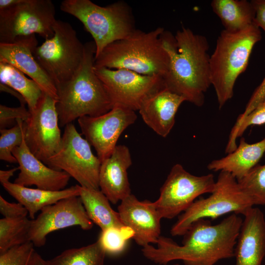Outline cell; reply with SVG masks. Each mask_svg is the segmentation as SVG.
Returning a JSON list of instances; mask_svg holds the SVG:
<instances>
[{"label":"cell","instance_id":"obj_1","mask_svg":"<svg viewBox=\"0 0 265 265\" xmlns=\"http://www.w3.org/2000/svg\"><path fill=\"white\" fill-rule=\"evenodd\" d=\"M242 222L235 213L215 225L209 219L201 218L192 223L183 235L182 245L160 236L157 247L148 244L141 251L146 258L160 265L178 260L185 265H214L221 260L234 257Z\"/></svg>","mask_w":265,"mask_h":265},{"label":"cell","instance_id":"obj_2","mask_svg":"<svg viewBox=\"0 0 265 265\" xmlns=\"http://www.w3.org/2000/svg\"><path fill=\"white\" fill-rule=\"evenodd\" d=\"M162 42L169 58L162 77L165 87L186 101L202 106L205 93L212 85L207 39L183 26L175 35L165 30Z\"/></svg>","mask_w":265,"mask_h":265},{"label":"cell","instance_id":"obj_3","mask_svg":"<svg viewBox=\"0 0 265 265\" xmlns=\"http://www.w3.org/2000/svg\"><path fill=\"white\" fill-rule=\"evenodd\" d=\"M96 45L84 44L83 60L72 77L56 87V108L61 127L85 116H98L113 108L105 87L95 73Z\"/></svg>","mask_w":265,"mask_h":265},{"label":"cell","instance_id":"obj_4","mask_svg":"<svg viewBox=\"0 0 265 265\" xmlns=\"http://www.w3.org/2000/svg\"><path fill=\"white\" fill-rule=\"evenodd\" d=\"M164 30L161 27L148 32L136 29L126 38L107 45L95 57L94 67L125 69L162 78L169 62L163 46Z\"/></svg>","mask_w":265,"mask_h":265},{"label":"cell","instance_id":"obj_5","mask_svg":"<svg viewBox=\"0 0 265 265\" xmlns=\"http://www.w3.org/2000/svg\"><path fill=\"white\" fill-rule=\"evenodd\" d=\"M262 37L254 23L240 30L223 29L220 33L210 59L211 84L219 109L233 97L237 79L246 70L253 48Z\"/></svg>","mask_w":265,"mask_h":265},{"label":"cell","instance_id":"obj_6","mask_svg":"<svg viewBox=\"0 0 265 265\" xmlns=\"http://www.w3.org/2000/svg\"><path fill=\"white\" fill-rule=\"evenodd\" d=\"M60 8L80 21L91 35L95 57L108 44L126 38L136 29L132 10L123 0L101 6L90 0H64Z\"/></svg>","mask_w":265,"mask_h":265},{"label":"cell","instance_id":"obj_7","mask_svg":"<svg viewBox=\"0 0 265 265\" xmlns=\"http://www.w3.org/2000/svg\"><path fill=\"white\" fill-rule=\"evenodd\" d=\"M253 206L237 179L228 172L220 171L211 195L195 200L179 216L170 234L172 236H183L192 223L201 218L215 219L230 213L244 215Z\"/></svg>","mask_w":265,"mask_h":265},{"label":"cell","instance_id":"obj_8","mask_svg":"<svg viewBox=\"0 0 265 265\" xmlns=\"http://www.w3.org/2000/svg\"><path fill=\"white\" fill-rule=\"evenodd\" d=\"M54 34L35 49V59L56 88L70 80L83 58L84 44L68 23L56 20Z\"/></svg>","mask_w":265,"mask_h":265},{"label":"cell","instance_id":"obj_9","mask_svg":"<svg viewBox=\"0 0 265 265\" xmlns=\"http://www.w3.org/2000/svg\"><path fill=\"white\" fill-rule=\"evenodd\" d=\"M45 164L54 170L65 172L82 187L100 189L101 162L92 153L90 144L72 123L65 126L59 150Z\"/></svg>","mask_w":265,"mask_h":265},{"label":"cell","instance_id":"obj_10","mask_svg":"<svg viewBox=\"0 0 265 265\" xmlns=\"http://www.w3.org/2000/svg\"><path fill=\"white\" fill-rule=\"evenodd\" d=\"M51 0H22L0 10V43L13 42L20 36L38 34L46 39L53 34L56 19Z\"/></svg>","mask_w":265,"mask_h":265},{"label":"cell","instance_id":"obj_11","mask_svg":"<svg viewBox=\"0 0 265 265\" xmlns=\"http://www.w3.org/2000/svg\"><path fill=\"white\" fill-rule=\"evenodd\" d=\"M215 183L212 174L195 176L181 164H176L161 187L154 205L161 218L172 219L186 211L201 195L212 193Z\"/></svg>","mask_w":265,"mask_h":265},{"label":"cell","instance_id":"obj_12","mask_svg":"<svg viewBox=\"0 0 265 265\" xmlns=\"http://www.w3.org/2000/svg\"><path fill=\"white\" fill-rule=\"evenodd\" d=\"M103 82L113 107L121 106L138 110L144 101L165 87L162 77L147 76L125 69L94 68Z\"/></svg>","mask_w":265,"mask_h":265},{"label":"cell","instance_id":"obj_13","mask_svg":"<svg viewBox=\"0 0 265 265\" xmlns=\"http://www.w3.org/2000/svg\"><path fill=\"white\" fill-rule=\"evenodd\" d=\"M57 102L43 93L25 122V142L31 153L45 164L59 150L62 141Z\"/></svg>","mask_w":265,"mask_h":265},{"label":"cell","instance_id":"obj_14","mask_svg":"<svg viewBox=\"0 0 265 265\" xmlns=\"http://www.w3.org/2000/svg\"><path fill=\"white\" fill-rule=\"evenodd\" d=\"M137 119L135 111L115 106L98 116H85L78 119L85 139L93 146L102 163L111 155L123 131Z\"/></svg>","mask_w":265,"mask_h":265},{"label":"cell","instance_id":"obj_15","mask_svg":"<svg viewBox=\"0 0 265 265\" xmlns=\"http://www.w3.org/2000/svg\"><path fill=\"white\" fill-rule=\"evenodd\" d=\"M74 226L84 230L93 226L79 196L63 199L43 209L31 221L28 239L34 246L41 247L46 244L51 233Z\"/></svg>","mask_w":265,"mask_h":265},{"label":"cell","instance_id":"obj_16","mask_svg":"<svg viewBox=\"0 0 265 265\" xmlns=\"http://www.w3.org/2000/svg\"><path fill=\"white\" fill-rule=\"evenodd\" d=\"M118 212L123 225L134 232L132 238L138 245L143 247L157 243L160 236L162 218L153 202L139 201L131 194L121 201Z\"/></svg>","mask_w":265,"mask_h":265},{"label":"cell","instance_id":"obj_17","mask_svg":"<svg viewBox=\"0 0 265 265\" xmlns=\"http://www.w3.org/2000/svg\"><path fill=\"white\" fill-rule=\"evenodd\" d=\"M38 46L35 34L20 36L9 43H0V62L17 68L35 81L43 92L57 100L56 88L33 55Z\"/></svg>","mask_w":265,"mask_h":265},{"label":"cell","instance_id":"obj_18","mask_svg":"<svg viewBox=\"0 0 265 265\" xmlns=\"http://www.w3.org/2000/svg\"><path fill=\"white\" fill-rule=\"evenodd\" d=\"M12 154L19 164L20 172L14 181L18 185L51 191L65 188L71 177L65 172L51 168L36 158L30 151L25 140L16 147Z\"/></svg>","mask_w":265,"mask_h":265},{"label":"cell","instance_id":"obj_19","mask_svg":"<svg viewBox=\"0 0 265 265\" xmlns=\"http://www.w3.org/2000/svg\"><path fill=\"white\" fill-rule=\"evenodd\" d=\"M244 216L235 248V265H262L265 256L264 214L252 207Z\"/></svg>","mask_w":265,"mask_h":265},{"label":"cell","instance_id":"obj_20","mask_svg":"<svg viewBox=\"0 0 265 265\" xmlns=\"http://www.w3.org/2000/svg\"><path fill=\"white\" fill-rule=\"evenodd\" d=\"M132 164L130 150L124 145H117L110 157L101 163L100 189L113 204L132 194L127 173Z\"/></svg>","mask_w":265,"mask_h":265},{"label":"cell","instance_id":"obj_21","mask_svg":"<svg viewBox=\"0 0 265 265\" xmlns=\"http://www.w3.org/2000/svg\"><path fill=\"white\" fill-rule=\"evenodd\" d=\"M185 101L182 96L163 87L146 99L138 111L149 127L165 137L172 129L177 112Z\"/></svg>","mask_w":265,"mask_h":265},{"label":"cell","instance_id":"obj_22","mask_svg":"<svg viewBox=\"0 0 265 265\" xmlns=\"http://www.w3.org/2000/svg\"><path fill=\"white\" fill-rule=\"evenodd\" d=\"M265 153V137L254 143H248L241 137L234 151L222 158L212 160L207 168L215 172H228L238 181L257 165Z\"/></svg>","mask_w":265,"mask_h":265},{"label":"cell","instance_id":"obj_23","mask_svg":"<svg viewBox=\"0 0 265 265\" xmlns=\"http://www.w3.org/2000/svg\"><path fill=\"white\" fill-rule=\"evenodd\" d=\"M4 189L27 210L29 219L44 208L68 197L79 196L81 186L76 185L59 191L31 188L10 182L1 184Z\"/></svg>","mask_w":265,"mask_h":265},{"label":"cell","instance_id":"obj_24","mask_svg":"<svg viewBox=\"0 0 265 265\" xmlns=\"http://www.w3.org/2000/svg\"><path fill=\"white\" fill-rule=\"evenodd\" d=\"M79 197L89 219L101 231L124 226L118 212L112 209L109 201L100 189L81 186Z\"/></svg>","mask_w":265,"mask_h":265},{"label":"cell","instance_id":"obj_25","mask_svg":"<svg viewBox=\"0 0 265 265\" xmlns=\"http://www.w3.org/2000/svg\"><path fill=\"white\" fill-rule=\"evenodd\" d=\"M211 5L226 30H240L253 24L255 12L250 1L213 0Z\"/></svg>","mask_w":265,"mask_h":265},{"label":"cell","instance_id":"obj_26","mask_svg":"<svg viewBox=\"0 0 265 265\" xmlns=\"http://www.w3.org/2000/svg\"><path fill=\"white\" fill-rule=\"evenodd\" d=\"M0 82L20 93L25 99L29 112L36 107L43 92L39 85L14 66L0 62Z\"/></svg>","mask_w":265,"mask_h":265},{"label":"cell","instance_id":"obj_27","mask_svg":"<svg viewBox=\"0 0 265 265\" xmlns=\"http://www.w3.org/2000/svg\"><path fill=\"white\" fill-rule=\"evenodd\" d=\"M106 255L98 240L86 246L65 250L46 263L47 265H105Z\"/></svg>","mask_w":265,"mask_h":265},{"label":"cell","instance_id":"obj_28","mask_svg":"<svg viewBox=\"0 0 265 265\" xmlns=\"http://www.w3.org/2000/svg\"><path fill=\"white\" fill-rule=\"evenodd\" d=\"M31 221L27 217L0 219V253L29 241Z\"/></svg>","mask_w":265,"mask_h":265},{"label":"cell","instance_id":"obj_29","mask_svg":"<svg viewBox=\"0 0 265 265\" xmlns=\"http://www.w3.org/2000/svg\"><path fill=\"white\" fill-rule=\"evenodd\" d=\"M238 182L254 205H265V164H257Z\"/></svg>","mask_w":265,"mask_h":265},{"label":"cell","instance_id":"obj_30","mask_svg":"<svg viewBox=\"0 0 265 265\" xmlns=\"http://www.w3.org/2000/svg\"><path fill=\"white\" fill-rule=\"evenodd\" d=\"M134 232L129 227H111L102 230L98 240L106 254L117 255L123 252Z\"/></svg>","mask_w":265,"mask_h":265},{"label":"cell","instance_id":"obj_31","mask_svg":"<svg viewBox=\"0 0 265 265\" xmlns=\"http://www.w3.org/2000/svg\"><path fill=\"white\" fill-rule=\"evenodd\" d=\"M25 122L18 119L16 124L9 129H0V159L17 163L12 154L13 150L21 145L25 137Z\"/></svg>","mask_w":265,"mask_h":265},{"label":"cell","instance_id":"obj_32","mask_svg":"<svg viewBox=\"0 0 265 265\" xmlns=\"http://www.w3.org/2000/svg\"><path fill=\"white\" fill-rule=\"evenodd\" d=\"M264 124H265V100L245 117H238L231 131L225 152L229 154L237 148V138L241 136L249 127Z\"/></svg>","mask_w":265,"mask_h":265},{"label":"cell","instance_id":"obj_33","mask_svg":"<svg viewBox=\"0 0 265 265\" xmlns=\"http://www.w3.org/2000/svg\"><path fill=\"white\" fill-rule=\"evenodd\" d=\"M33 244L28 241L0 253V265H27L35 251Z\"/></svg>","mask_w":265,"mask_h":265},{"label":"cell","instance_id":"obj_34","mask_svg":"<svg viewBox=\"0 0 265 265\" xmlns=\"http://www.w3.org/2000/svg\"><path fill=\"white\" fill-rule=\"evenodd\" d=\"M30 116V112L25 106L21 105L19 107H11L0 105V128L6 127L15 122L18 119H21L26 122Z\"/></svg>","mask_w":265,"mask_h":265},{"label":"cell","instance_id":"obj_35","mask_svg":"<svg viewBox=\"0 0 265 265\" xmlns=\"http://www.w3.org/2000/svg\"><path fill=\"white\" fill-rule=\"evenodd\" d=\"M0 212L4 218H17L27 217L26 209L20 203H10L0 196Z\"/></svg>","mask_w":265,"mask_h":265},{"label":"cell","instance_id":"obj_36","mask_svg":"<svg viewBox=\"0 0 265 265\" xmlns=\"http://www.w3.org/2000/svg\"><path fill=\"white\" fill-rule=\"evenodd\" d=\"M265 100V76L260 85L256 88L249 100L244 112L238 117H243L250 113L260 103Z\"/></svg>","mask_w":265,"mask_h":265},{"label":"cell","instance_id":"obj_37","mask_svg":"<svg viewBox=\"0 0 265 265\" xmlns=\"http://www.w3.org/2000/svg\"><path fill=\"white\" fill-rule=\"evenodd\" d=\"M255 12L253 23L265 32V0L250 1Z\"/></svg>","mask_w":265,"mask_h":265},{"label":"cell","instance_id":"obj_38","mask_svg":"<svg viewBox=\"0 0 265 265\" xmlns=\"http://www.w3.org/2000/svg\"><path fill=\"white\" fill-rule=\"evenodd\" d=\"M0 90L1 92L8 93L16 98L19 101L21 105L25 106V104H26V102L23 96L18 91L2 83H0Z\"/></svg>","mask_w":265,"mask_h":265},{"label":"cell","instance_id":"obj_39","mask_svg":"<svg viewBox=\"0 0 265 265\" xmlns=\"http://www.w3.org/2000/svg\"><path fill=\"white\" fill-rule=\"evenodd\" d=\"M19 170V167L8 170H0V182L1 184L9 182V179L14 175V173Z\"/></svg>","mask_w":265,"mask_h":265},{"label":"cell","instance_id":"obj_40","mask_svg":"<svg viewBox=\"0 0 265 265\" xmlns=\"http://www.w3.org/2000/svg\"><path fill=\"white\" fill-rule=\"evenodd\" d=\"M27 265H47L46 260L35 250L32 253Z\"/></svg>","mask_w":265,"mask_h":265},{"label":"cell","instance_id":"obj_41","mask_svg":"<svg viewBox=\"0 0 265 265\" xmlns=\"http://www.w3.org/2000/svg\"><path fill=\"white\" fill-rule=\"evenodd\" d=\"M21 1L22 0H0V10L10 7Z\"/></svg>","mask_w":265,"mask_h":265},{"label":"cell","instance_id":"obj_42","mask_svg":"<svg viewBox=\"0 0 265 265\" xmlns=\"http://www.w3.org/2000/svg\"><path fill=\"white\" fill-rule=\"evenodd\" d=\"M180 265L178 264H174V265Z\"/></svg>","mask_w":265,"mask_h":265}]
</instances>
